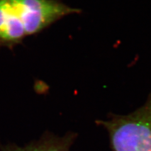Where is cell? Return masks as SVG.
Masks as SVG:
<instances>
[{
  "label": "cell",
  "instance_id": "1",
  "mask_svg": "<svg viewBox=\"0 0 151 151\" xmlns=\"http://www.w3.org/2000/svg\"><path fill=\"white\" fill-rule=\"evenodd\" d=\"M79 9L59 0H0V47L12 48Z\"/></svg>",
  "mask_w": 151,
  "mask_h": 151
},
{
  "label": "cell",
  "instance_id": "2",
  "mask_svg": "<svg viewBox=\"0 0 151 151\" xmlns=\"http://www.w3.org/2000/svg\"><path fill=\"white\" fill-rule=\"evenodd\" d=\"M113 151H151V97L137 110L100 121Z\"/></svg>",
  "mask_w": 151,
  "mask_h": 151
},
{
  "label": "cell",
  "instance_id": "3",
  "mask_svg": "<svg viewBox=\"0 0 151 151\" xmlns=\"http://www.w3.org/2000/svg\"><path fill=\"white\" fill-rule=\"evenodd\" d=\"M74 136H46L25 146H5L2 151H70Z\"/></svg>",
  "mask_w": 151,
  "mask_h": 151
}]
</instances>
